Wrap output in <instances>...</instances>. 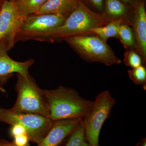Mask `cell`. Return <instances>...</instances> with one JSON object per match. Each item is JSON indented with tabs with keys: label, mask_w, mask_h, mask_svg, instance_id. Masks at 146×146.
I'll list each match as a JSON object with an SVG mask.
<instances>
[{
	"label": "cell",
	"mask_w": 146,
	"mask_h": 146,
	"mask_svg": "<svg viewBox=\"0 0 146 146\" xmlns=\"http://www.w3.org/2000/svg\"><path fill=\"white\" fill-rule=\"evenodd\" d=\"M29 136L26 133L14 137L13 142L16 146H29Z\"/></svg>",
	"instance_id": "obj_21"
},
{
	"label": "cell",
	"mask_w": 146,
	"mask_h": 146,
	"mask_svg": "<svg viewBox=\"0 0 146 146\" xmlns=\"http://www.w3.org/2000/svg\"><path fill=\"white\" fill-rule=\"evenodd\" d=\"M0 146H16L13 142H9L5 141H0Z\"/></svg>",
	"instance_id": "obj_24"
},
{
	"label": "cell",
	"mask_w": 146,
	"mask_h": 146,
	"mask_svg": "<svg viewBox=\"0 0 146 146\" xmlns=\"http://www.w3.org/2000/svg\"><path fill=\"white\" fill-rule=\"evenodd\" d=\"M65 146H89L85 138V131L82 121L70 134Z\"/></svg>",
	"instance_id": "obj_17"
},
{
	"label": "cell",
	"mask_w": 146,
	"mask_h": 146,
	"mask_svg": "<svg viewBox=\"0 0 146 146\" xmlns=\"http://www.w3.org/2000/svg\"><path fill=\"white\" fill-rule=\"evenodd\" d=\"M136 146H146V138H143L136 144Z\"/></svg>",
	"instance_id": "obj_25"
},
{
	"label": "cell",
	"mask_w": 146,
	"mask_h": 146,
	"mask_svg": "<svg viewBox=\"0 0 146 146\" xmlns=\"http://www.w3.org/2000/svg\"><path fill=\"white\" fill-rule=\"evenodd\" d=\"M82 2L91 9L97 13H102L104 11V0H81Z\"/></svg>",
	"instance_id": "obj_20"
},
{
	"label": "cell",
	"mask_w": 146,
	"mask_h": 146,
	"mask_svg": "<svg viewBox=\"0 0 146 146\" xmlns=\"http://www.w3.org/2000/svg\"><path fill=\"white\" fill-rule=\"evenodd\" d=\"M12 0H4L0 10V45L10 50L23 20Z\"/></svg>",
	"instance_id": "obj_8"
},
{
	"label": "cell",
	"mask_w": 146,
	"mask_h": 146,
	"mask_svg": "<svg viewBox=\"0 0 146 146\" xmlns=\"http://www.w3.org/2000/svg\"><path fill=\"white\" fill-rule=\"evenodd\" d=\"M11 129V133L13 137L23 134H27L26 130L23 126L18 124L13 125Z\"/></svg>",
	"instance_id": "obj_22"
},
{
	"label": "cell",
	"mask_w": 146,
	"mask_h": 146,
	"mask_svg": "<svg viewBox=\"0 0 146 146\" xmlns=\"http://www.w3.org/2000/svg\"><path fill=\"white\" fill-rule=\"evenodd\" d=\"M102 13L109 23L119 21L132 27L134 8L121 0H104Z\"/></svg>",
	"instance_id": "obj_12"
},
{
	"label": "cell",
	"mask_w": 146,
	"mask_h": 146,
	"mask_svg": "<svg viewBox=\"0 0 146 146\" xmlns=\"http://www.w3.org/2000/svg\"><path fill=\"white\" fill-rule=\"evenodd\" d=\"M63 41L86 62L102 63L107 66L122 63L107 43L96 35H79L67 37Z\"/></svg>",
	"instance_id": "obj_3"
},
{
	"label": "cell",
	"mask_w": 146,
	"mask_h": 146,
	"mask_svg": "<svg viewBox=\"0 0 146 146\" xmlns=\"http://www.w3.org/2000/svg\"><path fill=\"white\" fill-rule=\"evenodd\" d=\"M4 1V0H0V10H1V8L2 5Z\"/></svg>",
	"instance_id": "obj_26"
},
{
	"label": "cell",
	"mask_w": 146,
	"mask_h": 146,
	"mask_svg": "<svg viewBox=\"0 0 146 146\" xmlns=\"http://www.w3.org/2000/svg\"><path fill=\"white\" fill-rule=\"evenodd\" d=\"M121 1L134 8V7L139 2L140 0H121Z\"/></svg>",
	"instance_id": "obj_23"
},
{
	"label": "cell",
	"mask_w": 146,
	"mask_h": 146,
	"mask_svg": "<svg viewBox=\"0 0 146 146\" xmlns=\"http://www.w3.org/2000/svg\"><path fill=\"white\" fill-rule=\"evenodd\" d=\"M129 77L133 83L142 85L144 90H146V67L142 65L138 68L127 71Z\"/></svg>",
	"instance_id": "obj_18"
},
{
	"label": "cell",
	"mask_w": 146,
	"mask_h": 146,
	"mask_svg": "<svg viewBox=\"0 0 146 146\" xmlns=\"http://www.w3.org/2000/svg\"><path fill=\"white\" fill-rule=\"evenodd\" d=\"M118 35L119 39L126 50H136V41L131 27L126 24H121L119 28Z\"/></svg>",
	"instance_id": "obj_16"
},
{
	"label": "cell",
	"mask_w": 146,
	"mask_h": 146,
	"mask_svg": "<svg viewBox=\"0 0 146 146\" xmlns=\"http://www.w3.org/2000/svg\"><path fill=\"white\" fill-rule=\"evenodd\" d=\"M82 119H66L53 121L46 135L37 146H58L81 123Z\"/></svg>",
	"instance_id": "obj_11"
},
{
	"label": "cell",
	"mask_w": 146,
	"mask_h": 146,
	"mask_svg": "<svg viewBox=\"0 0 146 146\" xmlns=\"http://www.w3.org/2000/svg\"><path fill=\"white\" fill-rule=\"evenodd\" d=\"M67 16L58 14H33L24 17L15 37V44L29 40L40 41L63 23Z\"/></svg>",
	"instance_id": "obj_7"
},
{
	"label": "cell",
	"mask_w": 146,
	"mask_h": 146,
	"mask_svg": "<svg viewBox=\"0 0 146 146\" xmlns=\"http://www.w3.org/2000/svg\"><path fill=\"white\" fill-rule=\"evenodd\" d=\"M48 0H12L18 11L25 17L35 14Z\"/></svg>",
	"instance_id": "obj_15"
},
{
	"label": "cell",
	"mask_w": 146,
	"mask_h": 146,
	"mask_svg": "<svg viewBox=\"0 0 146 146\" xmlns=\"http://www.w3.org/2000/svg\"><path fill=\"white\" fill-rule=\"evenodd\" d=\"M0 122L12 126L18 124L26 130L29 141L40 143L52 125L50 118L39 114L17 112L10 109L0 108Z\"/></svg>",
	"instance_id": "obj_6"
},
{
	"label": "cell",
	"mask_w": 146,
	"mask_h": 146,
	"mask_svg": "<svg viewBox=\"0 0 146 146\" xmlns=\"http://www.w3.org/2000/svg\"><path fill=\"white\" fill-rule=\"evenodd\" d=\"M81 0H48L35 14H62L68 16Z\"/></svg>",
	"instance_id": "obj_13"
},
{
	"label": "cell",
	"mask_w": 146,
	"mask_h": 146,
	"mask_svg": "<svg viewBox=\"0 0 146 146\" xmlns=\"http://www.w3.org/2000/svg\"><path fill=\"white\" fill-rule=\"evenodd\" d=\"M123 61L126 66L131 69L138 68L142 65H145L141 56L135 50H126Z\"/></svg>",
	"instance_id": "obj_19"
},
{
	"label": "cell",
	"mask_w": 146,
	"mask_h": 146,
	"mask_svg": "<svg viewBox=\"0 0 146 146\" xmlns=\"http://www.w3.org/2000/svg\"><path fill=\"white\" fill-rule=\"evenodd\" d=\"M108 23L103 13L91 10L80 1L63 23L44 36L40 42L54 43L63 41L69 36L89 34L91 29Z\"/></svg>",
	"instance_id": "obj_2"
},
{
	"label": "cell",
	"mask_w": 146,
	"mask_h": 146,
	"mask_svg": "<svg viewBox=\"0 0 146 146\" xmlns=\"http://www.w3.org/2000/svg\"><path fill=\"white\" fill-rule=\"evenodd\" d=\"M116 103L115 98L107 90L100 93L93 101L91 109L82 120L85 138L89 146H100L101 130Z\"/></svg>",
	"instance_id": "obj_5"
},
{
	"label": "cell",
	"mask_w": 146,
	"mask_h": 146,
	"mask_svg": "<svg viewBox=\"0 0 146 146\" xmlns=\"http://www.w3.org/2000/svg\"><path fill=\"white\" fill-rule=\"evenodd\" d=\"M6 47L0 45V91L5 93L4 86L15 73L27 74L29 68L34 64L33 59L23 62L13 60L8 54Z\"/></svg>",
	"instance_id": "obj_9"
},
{
	"label": "cell",
	"mask_w": 146,
	"mask_h": 146,
	"mask_svg": "<svg viewBox=\"0 0 146 146\" xmlns=\"http://www.w3.org/2000/svg\"><path fill=\"white\" fill-rule=\"evenodd\" d=\"M17 99L11 110L39 114L49 118V111L42 89L30 75L17 74Z\"/></svg>",
	"instance_id": "obj_4"
},
{
	"label": "cell",
	"mask_w": 146,
	"mask_h": 146,
	"mask_svg": "<svg viewBox=\"0 0 146 146\" xmlns=\"http://www.w3.org/2000/svg\"><path fill=\"white\" fill-rule=\"evenodd\" d=\"M122 24L123 23L121 21H112L104 26L97 27L91 29L89 32V34L96 35L106 42L108 39L111 37L119 39L118 31L120 25Z\"/></svg>",
	"instance_id": "obj_14"
},
{
	"label": "cell",
	"mask_w": 146,
	"mask_h": 146,
	"mask_svg": "<svg viewBox=\"0 0 146 146\" xmlns=\"http://www.w3.org/2000/svg\"><path fill=\"white\" fill-rule=\"evenodd\" d=\"M135 41L136 51L146 63V11L145 0H140L134 7L131 27Z\"/></svg>",
	"instance_id": "obj_10"
},
{
	"label": "cell",
	"mask_w": 146,
	"mask_h": 146,
	"mask_svg": "<svg viewBox=\"0 0 146 146\" xmlns=\"http://www.w3.org/2000/svg\"><path fill=\"white\" fill-rule=\"evenodd\" d=\"M52 121L82 119L90 110L93 101L82 98L74 89L60 86L52 90L42 89Z\"/></svg>",
	"instance_id": "obj_1"
}]
</instances>
